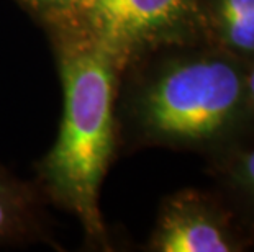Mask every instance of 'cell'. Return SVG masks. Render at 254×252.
<instances>
[{
  "label": "cell",
  "instance_id": "2",
  "mask_svg": "<svg viewBox=\"0 0 254 252\" xmlns=\"http://www.w3.org/2000/svg\"><path fill=\"white\" fill-rule=\"evenodd\" d=\"M50 40L63 89L58 136L35 165L33 182L50 206L80 224L84 243L112 251L100 208L105 177L120 152L117 99L123 69L104 46L74 26H41Z\"/></svg>",
  "mask_w": 254,
  "mask_h": 252
},
{
  "label": "cell",
  "instance_id": "9",
  "mask_svg": "<svg viewBox=\"0 0 254 252\" xmlns=\"http://www.w3.org/2000/svg\"><path fill=\"white\" fill-rule=\"evenodd\" d=\"M246 92H248V103H250L251 120L254 125V57L246 64Z\"/></svg>",
  "mask_w": 254,
  "mask_h": 252
},
{
  "label": "cell",
  "instance_id": "8",
  "mask_svg": "<svg viewBox=\"0 0 254 252\" xmlns=\"http://www.w3.org/2000/svg\"><path fill=\"white\" fill-rule=\"evenodd\" d=\"M17 2L41 26L46 21L67 13L80 0H17Z\"/></svg>",
  "mask_w": 254,
  "mask_h": 252
},
{
  "label": "cell",
  "instance_id": "5",
  "mask_svg": "<svg viewBox=\"0 0 254 252\" xmlns=\"http://www.w3.org/2000/svg\"><path fill=\"white\" fill-rule=\"evenodd\" d=\"M48 206L33 180H23L0 162V249L58 248Z\"/></svg>",
  "mask_w": 254,
  "mask_h": 252
},
{
  "label": "cell",
  "instance_id": "6",
  "mask_svg": "<svg viewBox=\"0 0 254 252\" xmlns=\"http://www.w3.org/2000/svg\"><path fill=\"white\" fill-rule=\"evenodd\" d=\"M202 38L243 62L254 57V0H200Z\"/></svg>",
  "mask_w": 254,
  "mask_h": 252
},
{
  "label": "cell",
  "instance_id": "4",
  "mask_svg": "<svg viewBox=\"0 0 254 252\" xmlns=\"http://www.w3.org/2000/svg\"><path fill=\"white\" fill-rule=\"evenodd\" d=\"M235 211L200 189H182L161 203L148 241L153 252H236L245 249Z\"/></svg>",
  "mask_w": 254,
  "mask_h": 252
},
{
  "label": "cell",
  "instance_id": "1",
  "mask_svg": "<svg viewBox=\"0 0 254 252\" xmlns=\"http://www.w3.org/2000/svg\"><path fill=\"white\" fill-rule=\"evenodd\" d=\"M246 64L200 40L123 69L117 99L122 149L167 148L217 157L253 126Z\"/></svg>",
  "mask_w": 254,
  "mask_h": 252
},
{
  "label": "cell",
  "instance_id": "3",
  "mask_svg": "<svg viewBox=\"0 0 254 252\" xmlns=\"http://www.w3.org/2000/svg\"><path fill=\"white\" fill-rule=\"evenodd\" d=\"M53 21L90 36L122 69L163 48L203 40L200 0H80L46 23Z\"/></svg>",
  "mask_w": 254,
  "mask_h": 252
},
{
  "label": "cell",
  "instance_id": "7",
  "mask_svg": "<svg viewBox=\"0 0 254 252\" xmlns=\"http://www.w3.org/2000/svg\"><path fill=\"white\" fill-rule=\"evenodd\" d=\"M213 172L236 210L254 224V144L213 157Z\"/></svg>",
  "mask_w": 254,
  "mask_h": 252
}]
</instances>
